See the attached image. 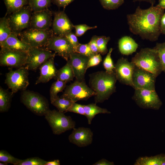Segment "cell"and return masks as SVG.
<instances>
[{"mask_svg":"<svg viewBox=\"0 0 165 165\" xmlns=\"http://www.w3.org/2000/svg\"><path fill=\"white\" fill-rule=\"evenodd\" d=\"M95 92L86 84L85 81L75 80L69 85L66 86L65 90L61 97L74 102L81 100H87L95 96Z\"/></svg>","mask_w":165,"mask_h":165,"instance_id":"obj_7","label":"cell"},{"mask_svg":"<svg viewBox=\"0 0 165 165\" xmlns=\"http://www.w3.org/2000/svg\"><path fill=\"white\" fill-rule=\"evenodd\" d=\"M33 11L28 5L10 14L7 18L13 32L18 34L30 28Z\"/></svg>","mask_w":165,"mask_h":165,"instance_id":"obj_8","label":"cell"},{"mask_svg":"<svg viewBox=\"0 0 165 165\" xmlns=\"http://www.w3.org/2000/svg\"><path fill=\"white\" fill-rule=\"evenodd\" d=\"M156 77L152 73L135 66L133 77V87L134 89L155 90Z\"/></svg>","mask_w":165,"mask_h":165,"instance_id":"obj_15","label":"cell"},{"mask_svg":"<svg viewBox=\"0 0 165 165\" xmlns=\"http://www.w3.org/2000/svg\"><path fill=\"white\" fill-rule=\"evenodd\" d=\"M73 129L68 137L70 142L79 147H86L92 143L93 133L90 128L81 127Z\"/></svg>","mask_w":165,"mask_h":165,"instance_id":"obj_18","label":"cell"},{"mask_svg":"<svg viewBox=\"0 0 165 165\" xmlns=\"http://www.w3.org/2000/svg\"><path fill=\"white\" fill-rule=\"evenodd\" d=\"M54 57H51L39 67L40 75L35 84L46 83L52 79H55L58 70L54 65Z\"/></svg>","mask_w":165,"mask_h":165,"instance_id":"obj_20","label":"cell"},{"mask_svg":"<svg viewBox=\"0 0 165 165\" xmlns=\"http://www.w3.org/2000/svg\"><path fill=\"white\" fill-rule=\"evenodd\" d=\"M164 10L157 5L145 9L138 6L134 13L127 16L130 31L143 39L157 40L161 33L160 22Z\"/></svg>","mask_w":165,"mask_h":165,"instance_id":"obj_1","label":"cell"},{"mask_svg":"<svg viewBox=\"0 0 165 165\" xmlns=\"http://www.w3.org/2000/svg\"><path fill=\"white\" fill-rule=\"evenodd\" d=\"M22 41L31 47L46 48L49 39L54 35L52 29L46 30L26 29L17 34Z\"/></svg>","mask_w":165,"mask_h":165,"instance_id":"obj_6","label":"cell"},{"mask_svg":"<svg viewBox=\"0 0 165 165\" xmlns=\"http://www.w3.org/2000/svg\"><path fill=\"white\" fill-rule=\"evenodd\" d=\"M161 33H162L164 35H165V30H164L163 31H162L161 32Z\"/></svg>","mask_w":165,"mask_h":165,"instance_id":"obj_51","label":"cell"},{"mask_svg":"<svg viewBox=\"0 0 165 165\" xmlns=\"http://www.w3.org/2000/svg\"><path fill=\"white\" fill-rule=\"evenodd\" d=\"M7 11L6 15L16 12L24 6L28 5V0H3Z\"/></svg>","mask_w":165,"mask_h":165,"instance_id":"obj_27","label":"cell"},{"mask_svg":"<svg viewBox=\"0 0 165 165\" xmlns=\"http://www.w3.org/2000/svg\"><path fill=\"white\" fill-rule=\"evenodd\" d=\"M52 13L48 9L33 12L30 28L46 30L50 29L52 24Z\"/></svg>","mask_w":165,"mask_h":165,"instance_id":"obj_19","label":"cell"},{"mask_svg":"<svg viewBox=\"0 0 165 165\" xmlns=\"http://www.w3.org/2000/svg\"><path fill=\"white\" fill-rule=\"evenodd\" d=\"M104 8L107 10L118 9L124 2V0H99Z\"/></svg>","mask_w":165,"mask_h":165,"instance_id":"obj_34","label":"cell"},{"mask_svg":"<svg viewBox=\"0 0 165 165\" xmlns=\"http://www.w3.org/2000/svg\"><path fill=\"white\" fill-rule=\"evenodd\" d=\"M157 52L162 65L163 72L165 74V42L158 43L154 47Z\"/></svg>","mask_w":165,"mask_h":165,"instance_id":"obj_35","label":"cell"},{"mask_svg":"<svg viewBox=\"0 0 165 165\" xmlns=\"http://www.w3.org/2000/svg\"><path fill=\"white\" fill-rule=\"evenodd\" d=\"M113 162L109 161L105 159H102L96 162L93 165H114Z\"/></svg>","mask_w":165,"mask_h":165,"instance_id":"obj_45","label":"cell"},{"mask_svg":"<svg viewBox=\"0 0 165 165\" xmlns=\"http://www.w3.org/2000/svg\"><path fill=\"white\" fill-rule=\"evenodd\" d=\"M89 58L74 52L70 55L68 60L74 72L76 80L80 82L85 81V74L87 70Z\"/></svg>","mask_w":165,"mask_h":165,"instance_id":"obj_17","label":"cell"},{"mask_svg":"<svg viewBox=\"0 0 165 165\" xmlns=\"http://www.w3.org/2000/svg\"><path fill=\"white\" fill-rule=\"evenodd\" d=\"M67 83L60 80H56L52 84L50 90L51 103L57 97V94L62 92L66 87Z\"/></svg>","mask_w":165,"mask_h":165,"instance_id":"obj_30","label":"cell"},{"mask_svg":"<svg viewBox=\"0 0 165 165\" xmlns=\"http://www.w3.org/2000/svg\"><path fill=\"white\" fill-rule=\"evenodd\" d=\"M114 72L117 80L133 87V77L135 67L131 61L124 57L119 58L115 65Z\"/></svg>","mask_w":165,"mask_h":165,"instance_id":"obj_14","label":"cell"},{"mask_svg":"<svg viewBox=\"0 0 165 165\" xmlns=\"http://www.w3.org/2000/svg\"><path fill=\"white\" fill-rule=\"evenodd\" d=\"M97 37L96 35L93 36L88 43L91 50L95 54L99 53L97 43Z\"/></svg>","mask_w":165,"mask_h":165,"instance_id":"obj_43","label":"cell"},{"mask_svg":"<svg viewBox=\"0 0 165 165\" xmlns=\"http://www.w3.org/2000/svg\"><path fill=\"white\" fill-rule=\"evenodd\" d=\"M14 94L0 87V112H7L10 108Z\"/></svg>","mask_w":165,"mask_h":165,"instance_id":"obj_26","label":"cell"},{"mask_svg":"<svg viewBox=\"0 0 165 165\" xmlns=\"http://www.w3.org/2000/svg\"><path fill=\"white\" fill-rule=\"evenodd\" d=\"M113 49L111 48L109 50L108 53L106 56L103 63V64L106 71L110 73L114 72L115 68L114 65L112 60L111 57L112 52Z\"/></svg>","mask_w":165,"mask_h":165,"instance_id":"obj_37","label":"cell"},{"mask_svg":"<svg viewBox=\"0 0 165 165\" xmlns=\"http://www.w3.org/2000/svg\"><path fill=\"white\" fill-rule=\"evenodd\" d=\"M46 48L53 51L67 61L71 54L75 52L74 47L66 38L54 35L49 39Z\"/></svg>","mask_w":165,"mask_h":165,"instance_id":"obj_13","label":"cell"},{"mask_svg":"<svg viewBox=\"0 0 165 165\" xmlns=\"http://www.w3.org/2000/svg\"><path fill=\"white\" fill-rule=\"evenodd\" d=\"M20 101L28 109L37 116H45L50 110L46 98L34 91L26 90L22 91Z\"/></svg>","mask_w":165,"mask_h":165,"instance_id":"obj_4","label":"cell"},{"mask_svg":"<svg viewBox=\"0 0 165 165\" xmlns=\"http://www.w3.org/2000/svg\"><path fill=\"white\" fill-rule=\"evenodd\" d=\"M88 123L90 124L93 119L98 114H110L111 112L107 109L101 108L94 103H91L87 105H83Z\"/></svg>","mask_w":165,"mask_h":165,"instance_id":"obj_24","label":"cell"},{"mask_svg":"<svg viewBox=\"0 0 165 165\" xmlns=\"http://www.w3.org/2000/svg\"><path fill=\"white\" fill-rule=\"evenodd\" d=\"M110 37L105 36H98L97 43L99 53L103 55L106 54L108 52L107 45L110 41Z\"/></svg>","mask_w":165,"mask_h":165,"instance_id":"obj_33","label":"cell"},{"mask_svg":"<svg viewBox=\"0 0 165 165\" xmlns=\"http://www.w3.org/2000/svg\"><path fill=\"white\" fill-rule=\"evenodd\" d=\"M134 2H146L149 3L151 5H154L156 0H132Z\"/></svg>","mask_w":165,"mask_h":165,"instance_id":"obj_48","label":"cell"},{"mask_svg":"<svg viewBox=\"0 0 165 165\" xmlns=\"http://www.w3.org/2000/svg\"><path fill=\"white\" fill-rule=\"evenodd\" d=\"M75 52L90 58L95 54L91 50L88 43L81 44L79 43L76 48Z\"/></svg>","mask_w":165,"mask_h":165,"instance_id":"obj_38","label":"cell"},{"mask_svg":"<svg viewBox=\"0 0 165 165\" xmlns=\"http://www.w3.org/2000/svg\"><path fill=\"white\" fill-rule=\"evenodd\" d=\"M28 71L25 67H23L11 70L6 74L5 83L13 93L26 90L29 84Z\"/></svg>","mask_w":165,"mask_h":165,"instance_id":"obj_10","label":"cell"},{"mask_svg":"<svg viewBox=\"0 0 165 165\" xmlns=\"http://www.w3.org/2000/svg\"><path fill=\"white\" fill-rule=\"evenodd\" d=\"M52 0H28V5L33 12L41 11L48 9Z\"/></svg>","mask_w":165,"mask_h":165,"instance_id":"obj_29","label":"cell"},{"mask_svg":"<svg viewBox=\"0 0 165 165\" xmlns=\"http://www.w3.org/2000/svg\"><path fill=\"white\" fill-rule=\"evenodd\" d=\"M163 9H165V0H159L158 4L157 5Z\"/></svg>","mask_w":165,"mask_h":165,"instance_id":"obj_49","label":"cell"},{"mask_svg":"<svg viewBox=\"0 0 165 165\" xmlns=\"http://www.w3.org/2000/svg\"><path fill=\"white\" fill-rule=\"evenodd\" d=\"M21 160L12 156L6 150H2L0 151V162L17 165Z\"/></svg>","mask_w":165,"mask_h":165,"instance_id":"obj_32","label":"cell"},{"mask_svg":"<svg viewBox=\"0 0 165 165\" xmlns=\"http://www.w3.org/2000/svg\"><path fill=\"white\" fill-rule=\"evenodd\" d=\"M56 53L46 48L31 47L28 52L25 67L28 70L35 71Z\"/></svg>","mask_w":165,"mask_h":165,"instance_id":"obj_12","label":"cell"},{"mask_svg":"<svg viewBox=\"0 0 165 165\" xmlns=\"http://www.w3.org/2000/svg\"><path fill=\"white\" fill-rule=\"evenodd\" d=\"M1 48L28 52L31 47L21 40L16 34L12 32L7 39L0 45Z\"/></svg>","mask_w":165,"mask_h":165,"instance_id":"obj_21","label":"cell"},{"mask_svg":"<svg viewBox=\"0 0 165 165\" xmlns=\"http://www.w3.org/2000/svg\"><path fill=\"white\" fill-rule=\"evenodd\" d=\"M45 116L54 134L60 135L75 127V122L64 112L50 109Z\"/></svg>","mask_w":165,"mask_h":165,"instance_id":"obj_5","label":"cell"},{"mask_svg":"<svg viewBox=\"0 0 165 165\" xmlns=\"http://www.w3.org/2000/svg\"><path fill=\"white\" fill-rule=\"evenodd\" d=\"M0 165H8V164L6 163H4V162H0Z\"/></svg>","mask_w":165,"mask_h":165,"instance_id":"obj_50","label":"cell"},{"mask_svg":"<svg viewBox=\"0 0 165 165\" xmlns=\"http://www.w3.org/2000/svg\"><path fill=\"white\" fill-rule=\"evenodd\" d=\"M74 0H52L53 3L59 7L65 8Z\"/></svg>","mask_w":165,"mask_h":165,"instance_id":"obj_44","label":"cell"},{"mask_svg":"<svg viewBox=\"0 0 165 165\" xmlns=\"http://www.w3.org/2000/svg\"><path fill=\"white\" fill-rule=\"evenodd\" d=\"M75 29V35L79 37L82 35L87 30L96 28L97 27H90L85 24L74 25Z\"/></svg>","mask_w":165,"mask_h":165,"instance_id":"obj_39","label":"cell"},{"mask_svg":"<svg viewBox=\"0 0 165 165\" xmlns=\"http://www.w3.org/2000/svg\"><path fill=\"white\" fill-rule=\"evenodd\" d=\"M90 87L96 93V104L108 100L116 92L117 80L114 72L110 73L106 71H98L89 75Z\"/></svg>","mask_w":165,"mask_h":165,"instance_id":"obj_2","label":"cell"},{"mask_svg":"<svg viewBox=\"0 0 165 165\" xmlns=\"http://www.w3.org/2000/svg\"><path fill=\"white\" fill-rule=\"evenodd\" d=\"M132 98L137 105L144 109L158 110L162 105L155 90L134 89Z\"/></svg>","mask_w":165,"mask_h":165,"instance_id":"obj_9","label":"cell"},{"mask_svg":"<svg viewBox=\"0 0 165 165\" xmlns=\"http://www.w3.org/2000/svg\"><path fill=\"white\" fill-rule=\"evenodd\" d=\"M131 61L135 66L152 73L156 77L163 72L158 53L154 48L141 49L132 58Z\"/></svg>","mask_w":165,"mask_h":165,"instance_id":"obj_3","label":"cell"},{"mask_svg":"<svg viewBox=\"0 0 165 165\" xmlns=\"http://www.w3.org/2000/svg\"><path fill=\"white\" fill-rule=\"evenodd\" d=\"M138 46L133 38L127 36L122 37L118 42L119 51L124 55H129L135 52Z\"/></svg>","mask_w":165,"mask_h":165,"instance_id":"obj_22","label":"cell"},{"mask_svg":"<svg viewBox=\"0 0 165 165\" xmlns=\"http://www.w3.org/2000/svg\"><path fill=\"white\" fill-rule=\"evenodd\" d=\"M102 61L101 54L94 55L89 58L87 65V69L89 68L98 65Z\"/></svg>","mask_w":165,"mask_h":165,"instance_id":"obj_41","label":"cell"},{"mask_svg":"<svg viewBox=\"0 0 165 165\" xmlns=\"http://www.w3.org/2000/svg\"><path fill=\"white\" fill-rule=\"evenodd\" d=\"M12 30L6 16L0 19V45L5 42L11 34Z\"/></svg>","mask_w":165,"mask_h":165,"instance_id":"obj_28","label":"cell"},{"mask_svg":"<svg viewBox=\"0 0 165 165\" xmlns=\"http://www.w3.org/2000/svg\"><path fill=\"white\" fill-rule=\"evenodd\" d=\"M73 112L85 116V112L83 105L74 102L72 106L66 111Z\"/></svg>","mask_w":165,"mask_h":165,"instance_id":"obj_40","label":"cell"},{"mask_svg":"<svg viewBox=\"0 0 165 165\" xmlns=\"http://www.w3.org/2000/svg\"><path fill=\"white\" fill-rule=\"evenodd\" d=\"M52 25L54 35L60 36H64L74 28V25L64 11L54 13Z\"/></svg>","mask_w":165,"mask_h":165,"instance_id":"obj_16","label":"cell"},{"mask_svg":"<svg viewBox=\"0 0 165 165\" xmlns=\"http://www.w3.org/2000/svg\"><path fill=\"white\" fill-rule=\"evenodd\" d=\"M28 52L2 48L0 51V65L19 68L25 66Z\"/></svg>","mask_w":165,"mask_h":165,"instance_id":"obj_11","label":"cell"},{"mask_svg":"<svg viewBox=\"0 0 165 165\" xmlns=\"http://www.w3.org/2000/svg\"><path fill=\"white\" fill-rule=\"evenodd\" d=\"M160 27L161 33L165 30V13L163 15L160 20Z\"/></svg>","mask_w":165,"mask_h":165,"instance_id":"obj_46","label":"cell"},{"mask_svg":"<svg viewBox=\"0 0 165 165\" xmlns=\"http://www.w3.org/2000/svg\"><path fill=\"white\" fill-rule=\"evenodd\" d=\"M134 165H165V154L153 156L140 157L136 160Z\"/></svg>","mask_w":165,"mask_h":165,"instance_id":"obj_23","label":"cell"},{"mask_svg":"<svg viewBox=\"0 0 165 165\" xmlns=\"http://www.w3.org/2000/svg\"><path fill=\"white\" fill-rule=\"evenodd\" d=\"M64 37L66 38L70 42L75 50L76 48L79 44L76 35L73 32L71 31L66 34Z\"/></svg>","mask_w":165,"mask_h":165,"instance_id":"obj_42","label":"cell"},{"mask_svg":"<svg viewBox=\"0 0 165 165\" xmlns=\"http://www.w3.org/2000/svg\"><path fill=\"white\" fill-rule=\"evenodd\" d=\"M74 102L68 100L60 97L58 96L51 104L57 108L59 112L64 113Z\"/></svg>","mask_w":165,"mask_h":165,"instance_id":"obj_31","label":"cell"},{"mask_svg":"<svg viewBox=\"0 0 165 165\" xmlns=\"http://www.w3.org/2000/svg\"><path fill=\"white\" fill-rule=\"evenodd\" d=\"M75 77L73 69L68 61L62 68L57 71L55 79L67 83L73 80Z\"/></svg>","mask_w":165,"mask_h":165,"instance_id":"obj_25","label":"cell"},{"mask_svg":"<svg viewBox=\"0 0 165 165\" xmlns=\"http://www.w3.org/2000/svg\"><path fill=\"white\" fill-rule=\"evenodd\" d=\"M60 161L59 160L47 161L45 165H60Z\"/></svg>","mask_w":165,"mask_h":165,"instance_id":"obj_47","label":"cell"},{"mask_svg":"<svg viewBox=\"0 0 165 165\" xmlns=\"http://www.w3.org/2000/svg\"><path fill=\"white\" fill-rule=\"evenodd\" d=\"M47 162L38 157H35L22 160L17 165H45Z\"/></svg>","mask_w":165,"mask_h":165,"instance_id":"obj_36","label":"cell"}]
</instances>
